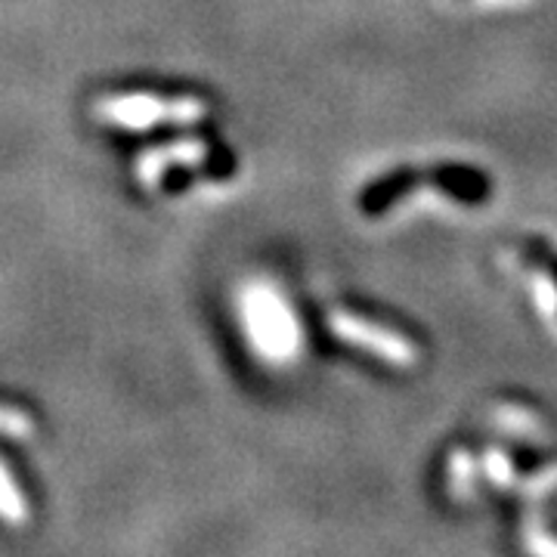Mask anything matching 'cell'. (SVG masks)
<instances>
[{
	"label": "cell",
	"mask_w": 557,
	"mask_h": 557,
	"mask_svg": "<svg viewBox=\"0 0 557 557\" xmlns=\"http://www.w3.org/2000/svg\"><path fill=\"white\" fill-rule=\"evenodd\" d=\"M102 119L121 127H149V124H164V121H180V124H193L205 115V102L193 100H156V97H115L100 106Z\"/></svg>",
	"instance_id": "obj_1"
},
{
	"label": "cell",
	"mask_w": 557,
	"mask_h": 557,
	"mask_svg": "<svg viewBox=\"0 0 557 557\" xmlns=\"http://www.w3.org/2000/svg\"><path fill=\"white\" fill-rule=\"evenodd\" d=\"M248 319H251L255 338L270 357H282L295 347V329L288 322V313L270 292L248 295Z\"/></svg>",
	"instance_id": "obj_2"
},
{
	"label": "cell",
	"mask_w": 557,
	"mask_h": 557,
	"mask_svg": "<svg viewBox=\"0 0 557 557\" xmlns=\"http://www.w3.org/2000/svg\"><path fill=\"white\" fill-rule=\"evenodd\" d=\"M332 325L338 329L344 338L359 341V344H366V347L379 350V354H384V357H394L397 362L412 359V347H409L406 341L394 338L391 332H381V329H375V325H369L366 319L335 313V317H332Z\"/></svg>",
	"instance_id": "obj_3"
},
{
	"label": "cell",
	"mask_w": 557,
	"mask_h": 557,
	"mask_svg": "<svg viewBox=\"0 0 557 557\" xmlns=\"http://www.w3.org/2000/svg\"><path fill=\"white\" fill-rule=\"evenodd\" d=\"M201 159H205V146H201V143L164 146V149H156V152H149V156L143 159V164H139V177L146 180V183H156L168 164H199Z\"/></svg>",
	"instance_id": "obj_4"
},
{
	"label": "cell",
	"mask_w": 557,
	"mask_h": 557,
	"mask_svg": "<svg viewBox=\"0 0 557 557\" xmlns=\"http://www.w3.org/2000/svg\"><path fill=\"white\" fill-rule=\"evenodd\" d=\"M0 518L13 520V523H22L25 520V502L16 493L13 480L7 474V468L0 465Z\"/></svg>",
	"instance_id": "obj_5"
},
{
	"label": "cell",
	"mask_w": 557,
	"mask_h": 557,
	"mask_svg": "<svg viewBox=\"0 0 557 557\" xmlns=\"http://www.w3.org/2000/svg\"><path fill=\"white\" fill-rule=\"evenodd\" d=\"M0 434L3 437H28L32 434V421H28V416H22L20 409L0 406Z\"/></svg>",
	"instance_id": "obj_6"
},
{
	"label": "cell",
	"mask_w": 557,
	"mask_h": 557,
	"mask_svg": "<svg viewBox=\"0 0 557 557\" xmlns=\"http://www.w3.org/2000/svg\"><path fill=\"white\" fill-rule=\"evenodd\" d=\"M545 267L552 270V276H555V288H557V255H548V260H545Z\"/></svg>",
	"instance_id": "obj_7"
}]
</instances>
